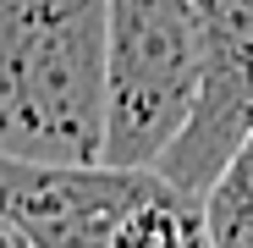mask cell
I'll return each instance as SVG.
<instances>
[{"instance_id": "3", "label": "cell", "mask_w": 253, "mask_h": 248, "mask_svg": "<svg viewBox=\"0 0 253 248\" xmlns=\"http://www.w3.org/2000/svg\"><path fill=\"white\" fill-rule=\"evenodd\" d=\"M204 94V28L193 0H105V154L154 165Z\"/></svg>"}, {"instance_id": "4", "label": "cell", "mask_w": 253, "mask_h": 248, "mask_svg": "<svg viewBox=\"0 0 253 248\" xmlns=\"http://www.w3.org/2000/svg\"><path fill=\"white\" fill-rule=\"evenodd\" d=\"M204 28V94L193 121L154 165L171 182L204 193L253 127V0H193Z\"/></svg>"}, {"instance_id": "2", "label": "cell", "mask_w": 253, "mask_h": 248, "mask_svg": "<svg viewBox=\"0 0 253 248\" xmlns=\"http://www.w3.org/2000/svg\"><path fill=\"white\" fill-rule=\"evenodd\" d=\"M0 149L105 154V0H0Z\"/></svg>"}, {"instance_id": "6", "label": "cell", "mask_w": 253, "mask_h": 248, "mask_svg": "<svg viewBox=\"0 0 253 248\" xmlns=\"http://www.w3.org/2000/svg\"><path fill=\"white\" fill-rule=\"evenodd\" d=\"M0 248H11V243H6V226H0Z\"/></svg>"}, {"instance_id": "1", "label": "cell", "mask_w": 253, "mask_h": 248, "mask_svg": "<svg viewBox=\"0 0 253 248\" xmlns=\"http://www.w3.org/2000/svg\"><path fill=\"white\" fill-rule=\"evenodd\" d=\"M0 226L11 248H198L204 193L160 165L28 160L0 149Z\"/></svg>"}, {"instance_id": "5", "label": "cell", "mask_w": 253, "mask_h": 248, "mask_svg": "<svg viewBox=\"0 0 253 248\" xmlns=\"http://www.w3.org/2000/svg\"><path fill=\"white\" fill-rule=\"evenodd\" d=\"M204 221L215 248H253V127L220 165V177L204 188Z\"/></svg>"}]
</instances>
